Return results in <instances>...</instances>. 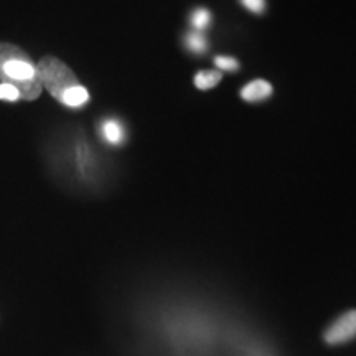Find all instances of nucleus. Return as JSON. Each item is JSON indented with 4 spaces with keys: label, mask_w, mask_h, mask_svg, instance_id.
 <instances>
[{
    "label": "nucleus",
    "mask_w": 356,
    "mask_h": 356,
    "mask_svg": "<svg viewBox=\"0 0 356 356\" xmlns=\"http://www.w3.org/2000/svg\"><path fill=\"white\" fill-rule=\"evenodd\" d=\"M215 63L218 68L226 70V71H236L239 68V63L234 60V58H226V56H216Z\"/></svg>",
    "instance_id": "9b49d317"
},
{
    "label": "nucleus",
    "mask_w": 356,
    "mask_h": 356,
    "mask_svg": "<svg viewBox=\"0 0 356 356\" xmlns=\"http://www.w3.org/2000/svg\"><path fill=\"white\" fill-rule=\"evenodd\" d=\"M102 134H104V137L108 139V142H111V144H121L124 139V131L121 124L114 121V119H109V121L104 122V126H102Z\"/></svg>",
    "instance_id": "0eeeda50"
},
{
    "label": "nucleus",
    "mask_w": 356,
    "mask_h": 356,
    "mask_svg": "<svg viewBox=\"0 0 356 356\" xmlns=\"http://www.w3.org/2000/svg\"><path fill=\"white\" fill-rule=\"evenodd\" d=\"M0 83L17 88L24 101L38 99L43 89L37 63L20 47L12 43H0Z\"/></svg>",
    "instance_id": "f257e3e1"
},
{
    "label": "nucleus",
    "mask_w": 356,
    "mask_h": 356,
    "mask_svg": "<svg viewBox=\"0 0 356 356\" xmlns=\"http://www.w3.org/2000/svg\"><path fill=\"white\" fill-rule=\"evenodd\" d=\"M37 71L42 86L47 89L56 101L63 99L71 88L78 86L76 74L55 56H44L37 63Z\"/></svg>",
    "instance_id": "f03ea898"
},
{
    "label": "nucleus",
    "mask_w": 356,
    "mask_h": 356,
    "mask_svg": "<svg viewBox=\"0 0 356 356\" xmlns=\"http://www.w3.org/2000/svg\"><path fill=\"white\" fill-rule=\"evenodd\" d=\"M356 337V310H350L335 320L325 332V341L328 345H341Z\"/></svg>",
    "instance_id": "7ed1b4c3"
},
{
    "label": "nucleus",
    "mask_w": 356,
    "mask_h": 356,
    "mask_svg": "<svg viewBox=\"0 0 356 356\" xmlns=\"http://www.w3.org/2000/svg\"><path fill=\"white\" fill-rule=\"evenodd\" d=\"M186 44H188L190 50L195 53H202L207 50V40H204L203 35L200 33L188 35V38H186Z\"/></svg>",
    "instance_id": "1a4fd4ad"
},
{
    "label": "nucleus",
    "mask_w": 356,
    "mask_h": 356,
    "mask_svg": "<svg viewBox=\"0 0 356 356\" xmlns=\"http://www.w3.org/2000/svg\"><path fill=\"white\" fill-rule=\"evenodd\" d=\"M270 95H273V86L267 81H264V79H257V81L249 83L241 91L243 99L248 102L266 99V97H269Z\"/></svg>",
    "instance_id": "20e7f679"
},
{
    "label": "nucleus",
    "mask_w": 356,
    "mask_h": 356,
    "mask_svg": "<svg viewBox=\"0 0 356 356\" xmlns=\"http://www.w3.org/2000/svg\"><path fill=\"white\" fill-rule=\"evenodd\" d=\"M211 20V13L207 10V8H198V10H195L191 13V24L193 26H197L198 30H203L204 26L210 24Z\"/></svg>",
    "instance_id": "6e6552de"
},
{
    "label": "nucleus",
    "mask_w": 356,
    "mask_h": 356,
    "mask_svg": "<svg viewBox=\"0 0 356 356\" xmlns=\"http://www.w3.org/2000/svg\"><path fill=\"white\" fill-rule=\"evenodd\" d=\"M221 81L220 71H200L195 76V86L198 89H210L215 88Z\"/></svg>",
    "instance_id": "423d86ee"
},
{
    "label": "nucleus",
    "mask_w": 356,
    "mask_h": 356,
    "mask_svg": "<svg viewBox=\"0 0 356 356\" xmlns=\"http://www.w3.org/2000/svg\"><path fill=\"white\" fill-rule=\"evenodd\" d=\"M89 101V92L88 89L78 84V86L71 88L68 92H66L63 99H61V104L68 106V108H81V106L86 104Z\"/></svg>",
    "instance_id": "39448f33"
},
{
    "label": "nucleus",
    "mask_w": 356,
    "mask_h": 356,
    "mask_svg": "<svg viewBox=\"0 0 356 356\" xmlns=\"http://www.w3.org/2000/svg\"><path fill=\"white\" fill-rule=\"evenodd\" d=\"M243 3L248 10H251L254 13L264 12V8H266V0H243Z\"/></svg>",
    "instance_id": "f8f14e48"
},
{
    "label": "nucleus",
    "mask_w": 356,
    "mask_h": 356,
    "mask_svg": "<svg viewBox=\"0 0 356 356\" xmlns=\"http://www.w3.org/2000/svg\"><path fill=\"white\" fill-rule=\"evenodd\" d=\"M0 99L15 102L20 99V95H19V91H17V88H13L12 84L0 83Z\"/></svg>",
    "instance_id": "9d476101"
}]
</instances>
